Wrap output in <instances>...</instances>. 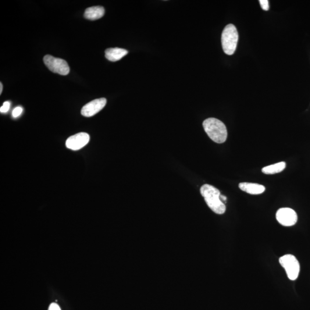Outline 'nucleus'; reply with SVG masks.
<instances>
[{"label":"nucleus","instance_id":"1","mask_svg":"<svg viewBox=\"0 0 310 310\" xmlns=\"http://www.w3.org/2000/svg\"><path fill=\"white\" fill-rule=\"evenodd\" d=\"M201 194L209 208L217 215H223L226 212L225 204L221 201V192L212 185H203L200 189Z\"/></svg>","mask_w":310,"mask_h":310},{"label":"nucleus","instance_id":"2","mask_svg":"<svg viewBox=\"0 0 310 310\" xmlns=\"http://www.w3.org/2000/svg\"><path fill=\"white\" fill-rule=\"evenodd\" d=\"M203 127L205 133L213 141L219 144L226 141L227 131L225 125L221 121L215 118H209L204 121Z\"/></svg>","mask_w":310,"mask_h":310},{"label":"nucleus","instance_id":"3","mask_svg":"<svg viewBox=\"0 0 310 310\" xmlns=\"http://www.w3.org/2000/svg\"><path fill=\"white\" fill-rule=\"evenodd\" d=\"M238 41V34L233 24H228L222 32L221 42L223 50L227 55H233L236 51Z\"/></svg>","mask_w":310,"mask_h":310},{"label":"nucleus","instance_id":"4","mask_svg":"<svg viewBox=\"0 0 310 310\" xmlns=\"http://www.w3.org/2000/svg\"><path fill=\"white\" fill-rule=\"evenodd\" d=\"M279 263L287 273L288 279L295 280L300 272V265L297 258L292 255H286L279 259Z\"/></svg>","mask_w":310,"mask_h":310},{"label":"nucleus","instance_id":"5","mask_svg":"<svg viewBox=\"0 0 310 310\" xmlns=\"http://www.w3.org/2000/svg\"><path fill=\"white\" fill-rule=\"evenodd\" d=\"M44 61L45 66L52 73L67 76L70 72L69 66L65 60L47 55L44 57Z\"/></svg>","mask_w":310,"mask_h":310},{"label":"nucleus","instance_id":"6","mask_svg":"<svg viewBox=\"0 0 310 310\" xmlns=\"http://www.w3.org/2000/svg\"><path fill=\"white\" fill-rule=\"evenodd\" d=\"M276 220L281 225L291 226L294 225L298 221V216L293 209L281 208L276 213Z\"/></svg>","mask_w":310,"mask_h":310},{"label":"nucleus","instance_id":"7","mask_svg":"<svg viewBox=\"0 0 310 310\" xmlns=\"http://www.w3.org/2000/svg\"><path fill=\"white\" fill-rule=\"evenodd\" d=\"M90 141L89 134L81 133L70 136L66 142L67 148L73 151H78L86 146Z\"/></svg>","mask_w":310,"mask_h":310},{"label":"nucleus","instance_id":"8","mask_svg":"<svg viewBox=\"0 0 310 310\" xmlns=\"http://www.w3.org/2000/svg\"><path fill=\"white\" fill-rule=\"evenodd\" d=\"M106 104V99L101 98L94 99L85 105L81 110L82 115L90 117L94 116L104 108Z\"/></svg>","mask_w":310,"mask_h":310},{"label":"nucleus","instance_id":"9","mask_svg":"<svg viewBox=\"0 0 310 310\" xmlns=\"http://www.w3.org/2000/svg\"><path fill=\"white\" fill-rule=\"evenodd\" d=\"M239 187L242 191L252 195L261 194L266 190L265 186L257 183H241L239 184Z\"/></svg>","mask_w":310,"mask_h":310},{"label":"nucleus","instance_id":"10","mask_svg":"<svg viewBox=\"0 0 310 310\" xmlns=\"http://www.w3.org/2000/svg\"><path fill=\"white\" fill-rule=\"evenodd\" d=\"M126 49L120 48H110L106 49V58L111 62H117L128 54Z\"/></svg>","mask_w":310,"mask_h":310},{"label":"nucleus","instance_id":"11","mask_svg":"<svg viewBox=\"0 0 310 310\" xmlns=\"http://www.w3.org/2000/svg\"><path fill=\"white\" fill-rule=\"evenodd\" d=\"M105 14V9L101 6L90 7L85 10V19L90 20H96L102 17Z\"/></svg>","mask_w":310,"mask_h":310},{"label":"nucleus","instance_id":"12","mask_svg":"<svg viewBox=\"0 0 310 310\" xmlns=\"http://www.w3.org/2000/svg\"><path fill=\"white\" fill-rule=\"evenodd\" d=\"M286 164L284 162H281L274 164V165H270L264 167L262 169V172L265 174L271 175L282 172L286 168Z\"/></svg>","mask_w":310,"mask_h":310},{"label":"nucleus","instance_id":"13","mask_svg":"<svg viewBox=\"0 0 310 310\" xmlns=\"http://www.w3.org/2000/svg\"><path fill=\"white\" fill-rule=\"evenodd\" d=\"M23 112V108L20 106L16 107L15 109H14L12 112V116L14 118H17V117L20 116L21 114Z\"/></svg>","mask_w":310,"mask_h":310},{"label":"nucleus","instance_id":"14","mask_svg":"<svg viewBox=\"0 0 310 310\" xmlns=\"http://www.w3.org/2000/svg\"><path fill=\"white\" fill-rule=\"evenodd\" d=\"M260 4L264 10H268L269 9V1L268 0H260Z\"/></svg>","mask_w":310,"mask_h":310},{"label":"nucleus","instance_id":"15","mask_svg":"<svg viewBox=\"0 0 310 310\" xmlns=\"http://www.w3.org/2000/svg\"><path fill=\"white\" fill-rule=\"evenodd\" d=\"M10 103L8 101L3 103V105L0 108V112L1 113H6L8 111L10 108Z\"/></svg>","mask_w":310,"mask_h":310},{"label":"nucleus","instance_id":"16","mask_svg":"<svg viewBox=\"0 0 310 310\" xmlns=\"http://www.w3.org/2000/svg\"><path fill=\"white\" fill-rule=\"evenodd\" d=\"M48 310H60L59 306L56 304H52L49 306Z\"/></svg>","mask_w":310,"mask_h":310},{"label":"nucleus","instance_id":"17","mask_svg":"<svg viewBox=\"0 0 310 310\" xmlns=\"http://www.w3.org/2000/svg\"><path fill=\"white\" fill-rule=\"evenodd\" d=\"M220 199H221V201L223 203V204H225V203L226 202L227 198L226 197H225V196L221 195Z\"/></svg>","mask_w":310,"mask_h":310},{"label":"nucleus","instance_id":"18","mask_svg":"<svg viewBox=\"0 0 310 310\" xmlns=\"http://www.w3.org/2000/svg\"><path fill=\"white\" fill-rule=\"evenodd\" d=\"M0 87H1V88H0V94H1L2 91V89H3L2 83L0 84Z\"/></svg>","mask_w":310,"mask_h":310}]
</instances>
